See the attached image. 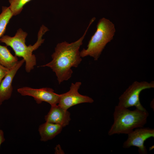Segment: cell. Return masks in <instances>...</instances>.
I'll return each instance as SVG.
<instances>
[{"mask_svg": "<svg viewBox=\"0 0 154 154\" xmlns=\"http://www.w3.org/2000/svg\"><path fill=\"white\" fill-rule=\"evenodd\" d=\"M116 31L114 24L110 20L103 18L99 21L96 31L91 37L86 49L80 52L81 57L88 56L98 60L107 44L113 38Z\"/></svg>", "mask_w": 154, "mask_h": 154, "instance_id": "277c9868", "label": "cell"}, {"mask_svg": "<svg viewBox=\"0 0 154 154\" xmlns=\"http://www.w3.org/2000/svg\"><path fill=\"white\" fill-rule=\"evenodd\" d=\"M31 0H9L10 4L9 7L13 16L19 14L22 11L23 7Z\"/></svg>", "mask_w": 154, "mask_h": 154, "instance_id": "5bb4252c", "label": "cell"}, {"mask_svg": "<svg viewBox=\"0 0 154 154\" xmlns=\"http://www.w3.org/2000/svg\"><path fill=\"white\" fill-rule=\"evenodd\" d=\"M17 91L23 96L33 97L38 104L44 102L51 106L56 105L58 104L60 98V94L55 93L52 89L49 88L36 89L24 87L18 89Z\"/></svg>", "mask_w": 154, "mask_h": 154, "instance_id": "52a82bcc", "label": "cell"}, {"mask_svg": "<svg viewBox=\"0 0 154 154\" xmlns=\"http://www.w3.org/2000/svg\"><path fill=\"white\" fill-rule=\"evenodd\" d=\"M5 140L4 132L2 130L0 129V146Z\"/></svg>", "mask_w": 154, "mask_h": 154, "instance_id": "2e32d148", "label": "cell"}, {"mask_svg": "<svg viewBox=\"0 0 154 154\" xmlns=\"http://www.w3.org/2000/svg\"><path fill=\"white\" fill-rule=\"evenodd\" d=\"M10 69L0 64V84L3 79L9 72Z\"/></svg>", "mask_w": 154, "mask_h": 154, "instance_id": "9a60e30c", "label": "cell"}, {"mask_svg": "<svg viewBox=\"0 0 154 154\" xmlns=\"http://www.w3.org/2000/svg\"><path fill=\"white\" fill-rule=\"evenodd\" d=\"M95 20L93 18L84 34L79 39L69 43L66 41L58 43L55 51L51 55L52 60L41 67H50L54 72L60 84L67 80L71 77L72 67H77L82 60L80 55L79 49L90 25Z\"/></svg>", "mask_w": 154, "mask_h": 154, "instance_id": "6da1fadb", "label": "cell"}, {"mask_svg": "<svg viewBox=\"0 0 154 154\" xmlns=\"http://www.w3.org/2000/svg\"><path fill=\"white\" fill-rule=\"evenodd\" d=\"M149 114L146 111L138 109L133 110L118 105L115 107L113 113L114 122L108 134H127L135 129L144 127Z\"/></svg>", "mask_w": 154, "mask_h": 154, "instance_id": "3957f363", "label": "cell"}, {"mask_svg": "<svg viewBox=\"0 0 154 154\" xmlns=\"http://www.w3.org/2000/svg\"><path fill=\"white\" fill-rule=\"evenodd\" d=\"M13 16L12 12L9 7H2V12L0 14V38L4 35L7 25Z\"/></svg>", "mask_w": 154, "mask_h": 154, "instance_id": "4fadbf2b", "label": "cell"}, {"mask_svg": "<svg viewBox=\"0 0 154 154\" xmlns=\"http://www.w3.org/2000/svg\"><path fill=\"white\" fill-rule=\"evenodd\" d=\"M63 127L60 125L46 121L38 127L40 140L46 142L53 139L61 132Z\"/></svg>", "mask_w": 154, "mask_h": 154, "instance_id": "8fae6325", "label": "cell"}, {"mask_svg": "<svg viewBox=\"0 0 154 154\" xmlns=\"http://www.w3.org/2000/svg\"><path fill=\"white\" fill-rule=\"evenodd\" d=\"M24 62L25 61L23 59L18 61L2 81L0 84V100L2 102L11 98L13 90L12 85L13 80L17 72Z\"/></svg>", "mask_w": 154, "mask_h": 154, "instance_id": "9c48e42d", "label": "cell"}, {"mask_svg": "<svg viewBox=\"0 0 154 154\" xmlns=\"http://www.w3.org/2000/svg\"><path fill=\"white\" fill-rule=\"evenodd\" d=\"M82 84L77 82L72 83L70 90L68 92L60 94L58 105L67 110L71 107L81 103L93 102L94 100L91 98L80 94L78 92Z\"/></svg>", "mask_w": 154, "mask_h": 154, "instance_id": "ba28073f", "label": "cell"}, {"mask_svg": "<svg viewBox=\"0 0 154 154\" xmlns=\"http://www.w3.org/2000/svg\"><path fill=\"white\" fill-rule=\"evenodd\" d=\"M48 30L47 27L42 25L38 33L37 40L33 45L27 46L26 45V38L28 34L21 28L17 30L13 37L7 35H3L0 38V42L10 46L14 51L16 56L23 58L25 62L26 71L29 73L36 65V57L33 54V52L38 49L43 43L44 39H42V37Z\"/></svg>", "mask_w": 154, "mask_h": 154, "instance_id": "7a4b0ae2", "label": "cell"}, {"mask_svg": "<svg viewBox=\"0 0 154 154\" xmlns=\"http://www.w3.org/2000/svg\"><path fill=\"white\" fill-rule=\"evenodd\" d=\"M17 57L13 55L7 46L0 44V64L11 69L13 67L18 61Z\"/></svg>", "mask_w": 154, "mask_h": 154, "instance_id": "7c38bea8", "label": "cell"}, {"mask_svg": "<svg viewBox=\"0 0 154 154\" xmlns=\"http://www.w3.org/2000/svg\"><path fill=\"white\" fill-rule=\"evenodd\" d=\"M2 102H3L0 100V106L2 104Z\"/></svg>", "mask_w": 154, "mask_h": 154, "instance_id": "e0dca14e", "label": "cell"}, {"mask_svg": "<svg viewBox=\"0 0 154 154\" xmlns=\"http://www.w3.org/2000/svg\"><path fill=\"white\" fill-rule=\"evenodd\" d=\"M154 87L153 82L135 81L119 96L117 105L128 108L135 106L139 110L146 111L140 102V94L143 90Z\"/></svg>", "mask_w": 154, "mask_h": 154, "instance_id": "5b68a950", "label": "cell"}, {"mask_svg": "<svg viewBox=\"0 0 154 154\" xmlns=\"http://www.w3.org/2000/svg\"><path fill=\"white\" fill-rule=\"evenodd\" d=\"M127 135V138L123 144V148L127 149L132 146H135L138 147L139 153L147 154V150L144 143L148 139L154 137L153 128L144 127L138 128Z\"/></svg>", "mask_w": 154, "mask_h": 154, "instance_id": "8992f818", "label": "cell"}, {"mask_svg": "<svg viewBox=\"0 0 154 154\" xmlns=\"http://www.w3.org/2000/svg\"><path fill=\"white\" fill-rule=\"evenodd\" d=\"M70 115L67 110L56 104L51 106L44 119L46 121L57 124L64 127L69 124L71 119Z\"/></svg>", "mask_w": 154, "mask_h": 154, "instance_id": "30bf717a", "label": "cell"}]
</instances>
